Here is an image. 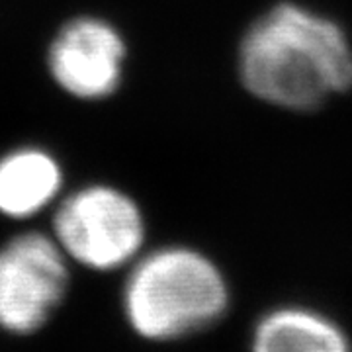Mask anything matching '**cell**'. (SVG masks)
I'll use <instances>...</instances> for the list:
<instances>
[{
  "mask_svg": "<svg viewBox=\"0 0 352 352\" xmlns=\"http://www.w3.org/2000/svg\"><path fill=\"white\" fill-rule=\"evenodd\" d=\"M237 69L254 98L305 112L352 87V45L331 18L302 4L280 2L245 32Z\"/></svg>",
  "mask_w": 352,
  "mask_h": 352,
  "instance_id": "1",
  "label": "cell"
},
{
  "mask_svg": "<svg viewBox=\"0 0 352 352\" xmlns=\"http://www.w3.org/2000/svg\"><path fill=\"white\" fill-rule=\"evenodd\" d=\"M229 305L217 264L190 247H163L135 263L124 288L131 329L149 340H176L215 325Z\"/></svg>",
  "mask_w": 352,
  "mask_h": 352,
  "instance_id": "2",
  "label": "cell"
},
{
  "mask_svg": "<svg viewBox=\"0 0 352 352\" xmlns=\"http://www.w3.org/2000/svg\"><path fill=\"white\" fill-rule=\"evenodd\" d=\"M53 237L63 252L92 270L131 263L145 241L138 201L108 184H90L67 196L53 215Z\"/></svg>",
  "mask_w": 352,
  "mask_h": 352,
  "instance_id": "3",
  "label": "cell"
},
{
  "mask_svg": "<svg viewBox=\"0 0 352 352\" xmlns=\"http://www.w3.org/2000/svg\"><path fill=\"white\" fill-rule=\"evenodd\" d=\"M67 254L55 237L28 231L0 247V329L32 335L63 303Z\"/></svg>",
  "mask_w": 352,
  "mask_h": 352,
  "instance_id": "4",
  "label": "cell"
},
{
  "mask_svg": "<svg viewBox=\"0 0 352 352\" xmlns=\"http://www.w3.org/2000/svg\"><path fill=\"white\" fill-rule=\"evenodd\" d=\"M126 41L110 22L100 18H75L51 41L47 65L53 80L78 100H100L118 90Z\"/></svg>",
  "mask_w": 352,
  "mask_h": 352,
  "instance_id": "5",
  "label": "cell"
},
{
  "mask_svg": "<svg viewBox=\"0 0 352 352\" xmlns=\"http://www.w3.org/2000/svg\"><path fill=\"white\" fill-rule=\"evenodd\" d=\"M63 186V168L41 147H18L0 157V214L24 219L45 210Z\"/></svg>",
  "mask_w": 352,
  "mask_h": 352,
  "instance_id": "6",
  "label": "cell"
},
{
  "mask_svg": "<svg viewBox=\"0 0 352 352\" xmlns=\"http://www.w3.org/2000/svg\"><path fill=\"white\" fill-rule=\"evenodd\" d=\"M252 352H351V340L327 315L286 305L256 323Z\"/></svg>",
  "mask_w": 352,
  "mask_h": 352,
  "instance_id": "7",
  "label": "cell"
}]
</instances>
